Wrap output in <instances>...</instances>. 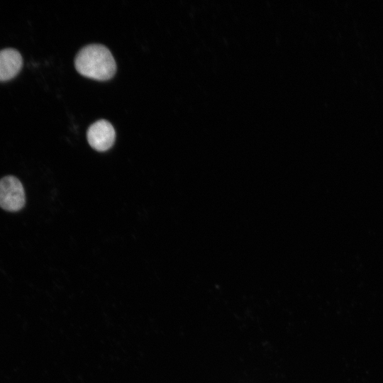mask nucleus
Instances as JSON below:
<instances>
[{
  "instance_id": "4",
  "label": "nucleus",
  "mask_w": 383,
  "mask_h": 383,
  "mask_svg": "<svg viewBox=\"0 0 383 383\" xmlns=\"http://www.w3.org/2000/svg\"><path fill=\"white\" fill-rule=\"evenodd\" d=\"M23 58L21 53L13 48L0 50V82L14 78L21 71Z\"/></svg>"
},
{
  "instance_id": "3",
  "label": "nucleus",
  "mask_w": 383,
  "mask_h": 383,
  "mask_svg": "<svg viewBox=\"0 0 383 383\" xmlns=\"http://www.w3.org/2000/svg\"><path fill=\"white\" fill-rule=\"evenodd\" d=\"M87 140L92 148L106 151L114 143L116 133L113 126L106 120H99L91 124L87 131Z\"/></svg>"
},
{
  "instance_id": "1",
  "label": "nucleus",
  "mask_w": 383,
  "mask_h": 383,
  "mask_svg": "<svg viewBox=\"0 0 383 383\" xmlns=\"http://www.w3.org/2000/svg\"><path fill=\"white\" fill-rule=\"evenodd\" d=\"M74 65L82 75L100 81L110 79L116 73V65L110 50L99 44L82 48L77 54Z\"/></svg>"
},
{
  "instance_id": "2",
  "label": "nucleus",
  "mask_w": 383,
  "mask_h": 383,
  "mask_svg": "<svg viewBox=\"0 0 383 383\" xmlns=\"http://www.w3.org/2000/svg\"><path fill=\"white\" fill-rule=\"evenodd\" d=\"M26 197L21 182L13 176H6L0 179V207L14 212L25 205Z\"/></svg>"
}]
</instances>
